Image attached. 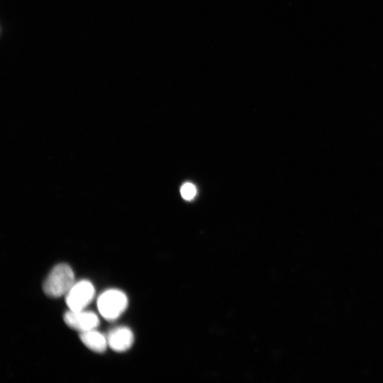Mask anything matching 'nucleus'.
Wrapping results in <instances>:
<instances>
[{"mask_svg": "<svg viewBox=\"0 0 383 383\" xmlns=\"http://www.w3.org/2000/svg\"><path fill=\"white\" fill-rule=\"evenodd\" d=\"M74 281L72 268L67 264L61 263L51 270L43 283V289L50 297H60L67 294L74 285Z\"/></svg>", "mask_w": 383, "mask_h": 383, "instance_id": "nucleus-1", "label": "nucleus"}, {"mask_svg": "<svg viewBox=\"0 0 383 383\" xmlns=\"http://www.w3.org/2000/svg\"><path fill=\"white\" fill-rule=\"evenodd\" d=\"M128 305L126 295L118 289H109L101 294L97 301L101 315L108 321L118 318Z\"/></svg>", "mask_w": 383, "mask_h": 383, "instance_id": "nucleus-2", "label": "nucleus"}, {"mask_svg": "<svg viewBox=\"0 0 383 383\" xmlns=\"http://www.w3.org/2000/svg\"><path fill=\"white\" fill-rule=\"evenodd\" d=\"M94 294V287L90 282H78L67 292L66 304L72 311L83 310L91 301Z\"/></svg>", "mask_w": 383, "mask_h": 383, "instance_id": "nucleus-3", "label": "nucleus"}, {"mask_svg": "<svg viewBox=\"0 0 383 383\" xmlns=\"http://www.w3.org/2000/svg\"><path fill=\"white\" fill-rule=\"evenodd\" d=\"M64 321L69 327L80 332L93 330L99 324L96 313L83 310L67 311L64 314Z\"/></svg>", "mask_w": 383, "mask_h": 383, "instance_id": "nucleus-4", "label": "nucleus"}, {"mask_svg": "<svg viewBox=\"0 0 383 383\" xmlns=\"http://www.w3.org/2000/svg\"><path fill=\"white\" fill-rule=\"evenodd\" d=\"M106 339L108 345L112 350L116 352H123L132 345L133 335L128 328L118 327L112 330Z\"/></svg>", "mask_w": 383, "mask_h": 383, "instance_id": "nucleus-5", "label": "nucleus"}, {"mask_svg": "<svg viewBox=\"0 0 383 383\" xmlns=\"http://www.w3.org/2000/svg\"><path fill=\"white\" fill-rule=\"evenodd\" d=\"M79 338L82 343L96 353H104L107 347V339L98 331L93 330L81 332Z\"/></svg>", "mask_w": 383, "mask_h": 383, "instance_id": "nucleus-6", "label": "nucleus"}, {"mask_svg": "<svg viewBox=\"0 0 383 383\" xmlns=\"http://www.w3.org/2000/svg\"><path fill=\"white\" fill-rule=\"evenodd\" d=\"M180 193L183 199L190 201L196 196V189L193 184L187 182L181 187Z\"/></svg>", "mask_w": 383, "mask_h": 383, "instance_id": "nucleus-7", "label": "nucleus"}]
</instances>
